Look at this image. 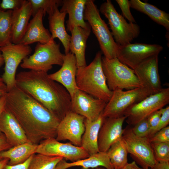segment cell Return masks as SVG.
<instances>
[{
  "label": "cell",
  "instance_id": "49",
  "mask_svg": "<svg viewBox=\"0 0 169 169\" xmlns=\"http://www.w3.org/2000/svg\"><path fill=\"white\" fill-rule=\"evenodd\" d=\"M143 169H152V168H143Z\"/></svg>",
  "mask_w": 169,
  "mask_h": 169
},
{
  "label": "cell",
  "instance_id": "42",
  "mask_svg": "<svg viewBox=\"0 0 169 169\" xmlns=\"http://www.w3.org/2000/svg\"><path fill=\"white\" fill-rule=\"evenodd\" d=\"M152 169H169V161H157Z\"/></svg>",
  "mask_w": 169,
  "mask_h": 169
},
{
  "label": "cell",
  "instance_id": "23",
  "mask_svg": "<svg viewBox=\"0 0 169 169\" xmlns=\"http://www.w3.org/2000/svg\"><path fill=\"white\" fill-rule=\"evenodd\" d=\"M91 28L84 29L79 27L74 28L70 32V52L75 56L77 68L87 65L85 51L86 42Z\"/></svg>",
  "mask_w": 169,
  "mask_h": 169
},
{
  "label": "cell",
  "instance_id": "35",
  "mask_svg": "<svg viewBox=\"0 0 169 169\" xmlns=\"http://www.w3.org/2000/svg\"><path fill=\"white\" fill-rule=\"evenodd\" d=\"M151 143H169V126L162 129L149 138Z\"/></svg>",
  "mask_w": 169,
  "mask_h": 169
},
{
  "label": "cell",
  "instance_id": "3",
  "mask_svg": "<svg viewBox=\"0 0 169 169\" xmlns=\"http://www.w3.org/2000/svg\"><path fill=\"white\" fill-rule=\"evenodd\" d=\"M102 53L99 51L88 65L77 68L76 83L78 89L107 103L113 91L109 88L102 66Z\"/></svg>",
  "mask_w": 169,
  "mask_h": 169
},
{
  "label": "cell",
  "instance_id": "44",
  "mask_svg": "<svg viewBox=\"0 0 169 169\" xmlns=\"http://www.w3.org/2000/svg\"><path fill=\"white\" fill-rule=\"evenodd\" d=\"M121 169H143L139 167L137 165L135 161H132L131 163H127Z\"/></svg>",
  "mask_w": 169,
  "mask_h": 169
},
{
  "label": "cell",
  "instance_id": "46",
  "mask_svg": "<svg viewBox=\"0 0 169 169\" xmlns=\"http://www.w3.org/2000/svg\"><path fill=\"white\" fill-rule=\"evenodd\" d=\"M9 160L8 158H4L0 161V169H3L5 166L8 164Z\"/></svg>",
  "mask_w": 169,
  "mask_h": 169
},
{
  "label": "cell",
  "instance_id": "48",
  "mask_svg": "<svg viewBox=\"0 0 169 169\" xmlns=\"http://www.w3.org/2000/svg\"><path fill=\"white\" fill-rule=\"evenodd\" d=\"M95 169H107L104 167H98L95 168Z\"/></svg>",
  "mask_w": 169,
  "mask_h": 169
},
{
  "label": "cell",
  "instance_id": "4",
  "mask_svg": "<svg viewBox=\"0 0 169 169\" xmlns=\"http://www.w3.org/2000/svg\"><path fill=\"white\" fill-rule=\"evenodd\" d=\"M84 19L87 21L99 42L101 52L108 59L117 57L119 45L101 18L94 1L87 0L84 12Z\"/></svg>",
  "mask_w": 169,
  "mask_h": 169
},
{
  "label": "cell",
  "instance_id": "6",
  "mask_svg": "<svg viewBox=\"0 0 169 169\" xmlns=\"http://www.w3.org/2000/svg\"><path fill=\"white\" fill-rule=\"evenodd\" d=\"M99 10L107 19L112 35L118 45L124 46L131 43L138 36L140 26L136 23H128L117 12L111 0L102 3Z\"/></svg>",
  "mask_w": 169,
  "mask_h": 169
},
{
  "label": "cell",
  "instance_id": "26",
  "mask_svg": "<svg viewBox=\"0 0 169 169\" xmlns=\"http://www.w3.org/2000/svg\"><path fill=\"white\" fill-rule=\"evenodd\" d=\"M81 166L82 169H89L102 166L107 169H114L110 161L107 152L99 151L90 156L85 159L71 163L65 159L60 161L55 169H67L74 166Z\"/></svg>",
  "mask_w": 169,
  "mask_h": 169
},
{
  "label": "cell",
  "instance_id": "33",
  "mask_svg": "<svg viewBox=\"0 0 169 169\" xmlns=\"http://www.w3.org/2000/svg\"><path fill=\"white\" fill-rule=\"evenodd\" d=\"M157 161H169V143H151Z\"/></svg>",
  "mask_w": 169,
  "mask_h": 169
},
{
  "label": "cell",
  "instance_id": "20",
  "mask_svg": "<svg viewBox=\"0 0 169 169\" xmlns=\"http://www.w3.org/2000/svg\"><path fill=\"white\" fill-rule=\"evenodd\" d=\"M46 13L42 9L38 11L29 22L25 33L19 44L25 45L35 42L44 44L53 40L49 31L43 24V18Z\"/></svg>",
  "mask_w": 169,
  "mask_h": 169
},
{
  "label": "cell",
  "instance_id": "40",
  "mask_svg": "<svg viewBox=\"0 0 169 169\" xmlns=\"http://www.w3.org/2000/svg\"><path fill=\"white\" fill-rule=\"evenodd\" d=\"M33 155L23 163L14 165H10L7 164L3 169H28Z\"/></svg>",
  "mask_w": 169,
  "mask_h": 169
},
{
  "label": "cell",
  "instance_id": "19",
  "mask_svg": "<svg viewBox=\"0 0 169 169\" xmlns=\"http://www.w3.org/2000/svg\"><path fill=\"white\" fill-rule=\"evenodd\" d=\"M0 131L12 147L29 141L18 121L5 108L0 115Z\"/></svg>",
  "mask_w": 169,
  "mask_h": 169
},
{
  "label": "cell",
  "instance_id": "18",
  "mask_svg": "<svg viewBox=\"0 0 169 169\" xmlns=\"http://www.w3.org/2000/svg\"><path fill=\"white\" fill-rule=\"evenodd\" d=\"M77 69L75 56L69 52L64 55L63 63L60 69L49 76L50 79L63 85L71 97L78 89L76 79Z\"/></svg>",
  "mask_w": 169,
  "mask_h": 169
},
{
  "label": "cell",
  "instance_id": "38",
  "mask_svg": "<svg viewBox=\"0 0 169 169\" xmlns=\"http://www.w3.org/2000/svg\"><path fill=\"white\" fill-rule=\"evenodd\" d=\"M161 115L160 120L157 127L153 133L152 136L158 131L167 126L169 123V106L166 108H163L161 109Z\"/></svg>",
  "mask_w": 169,
  "mask_h": 169
},
{
  "label": "cell",
  "instance_id": "24",
  "mask_svg": "<svg viewBox=\"0 0 169 169\" xmlns=\"http://www.w3.org/2000/svg\"><path fill=\"white\" fill-rule=\"evenodd\" d=\"M105 118L102 112L94 121H90L85 118V130L82 137L81 146L90 156L100 151L98 145V135Z\"/></svg>",
  "mask_w": 169,
  "mask_h": 169
},
{
  "label": "cell",
  "instance_id": "37",
  "mask_svg": "<svg viewBox=\"0 0 169 169\" xmlns=\"http://www.w3.org/2000/svg\"><path fill=\"white\" fill-rule=\"evenodd\" d=\"M161 115V111L160 109L153 112L147 118L150 128L149 138L152 136L154 131L157 127L160 120Z\"/></svg>",
  "mask_w": 169,
  "mask_h": 169
},
{
  "label": "cell",
  "instance_id": "16",
  "mask_svg": "<svg viewBox=\"0 0 169 169\" xmlns=\"http://www.w3.org/2000/svg\"><path fill=\"white\" fill-rule=\"evenodd\" d=\"M158 56L146 59L133 69L140 82L150 95L159 93L162 89L159 73Z\"/></svg>",
  "mask_w": 169,
  "mask_h": 169
},
{
  "label": "cell",
  "instance_id": "30",
  "mask_svg": "<svg viewBox=\"0 0 169 169\" xmlns=\"http://www.w3.org/2000/svg\"><path fill=\"white\" fill-rule=\"evenodd\" d=\"M13 10L0 8V48L12 43Z\"/></svg>",
  "mask_w": 169,
  "mask_h": 169
},
{
  "label": "cell",
  "instance_id": "9",
  "mask_svg": "<svg viewBox=\"0 0 169 169\" xmlns=\"http://www.w3.org/2000/svg\"><path fill=\"white\" fill-rule=\"evenodd\" d=\"M169 103V88H162L159 93L150 95L131 106L125 111L124 115L126 117L127 122L134 126Z\"/></svg>",
  "mask_w": 169,
  "mask_h": 169
},
{
  "label": "cell",
  "instance_id": "32",
  "mask_svg": "<svg viewBox=\"0 0 169 169\" xmlns=\"http://www.w3.org/2000/svg\"><path fill=\"white\" fill-rule=\"evenodd\" d=\"M30 3L33 17L40 9L43 10L48 14L56 8L61 5L62 0H28Z\"/></svg>",
  "mask_w": 169,
  "mask_h": 169
},
{
  "label": "cell",
  "instance_id": "39",
  "mask_svg": "<svg viewBox=\"0 0 169 169\" xmlns=\"http://www.w3.org/2000/svg\"><path fill=\"white\" fill-rule=\"evenodd\" d=\"M24 0H2L0 3V8L3 11L14 10L20 8Z\"/></svg>",
  "mask_w": 169,
  "mask_h": 169
},
{
  "label": "cell",
  "instance_id": "1",
  "mask_svg": "<svg viewBox=\"0 0 169 169\" xmlns=\"http://www.w3.org/2000/svg\"><path fill=\"white\" fill-rule=\"evenodd\" d=\"M5 95V108L18 121L29 142L38 145L56 138L60 120L40 103L16 85Z\"/></svg>",
  "mask_w": 169,
  "mask_h": 169
},
{
  "label": "cell",
  "instance_id": "5",
  "mask_svg": "<svg viewBox=\"0 0 169 169\" xmlns=\"http://www.w3.org/2000/svg\"><path fill=\"white\" fill-rule=\"evenodd\" d=\"M102 66L109 89L126 90L143 87L133 69L124 64L115 57H102Z\"/></svg>",
  "mask_w": 169,
  "mask_h": 169
},
{
  "label": "cell",
  "instance_id": "12",
  "mask_svg": "<svg viewBox=\"0 0 169 169\" xmlns=\"http://www.w3.org/2000/svg\"><path fill=\"white\" fill-rule=\"evenodd\" d=\"M163 49L162 46L157 44L135 43L119 45L117 58L123 64L134 69L144 60L158 55Z\"/></svg>",
  "mask_w": 169,
  "mask_h": 169
},
{
  "label": "cell",
  "instance_id": "31",
  "mask_svg": "<svg viewBox=\"0 0 169 169\" xmlns=\"http://www.w3.org/2000/svg\"><path fill=\"white\" fill-rule=\"evenodd\" d=\"M63 159L61 156L35 153L32 156L28 169H55L58 163Z\"/></svg>",
  "mask_w": 169,
  "mask_h": 169
},
{
  "label": "cell",
  "instance_id": "13",
  "mask_svg": "<svg viewBox=\"0 0 169 169\" xmlns=\"http://www.w3.org/2000/svg\"><path fill=\"white\" fill-rule=\"evenodd\" d=\"M35 153L50 156H59L72 162L85 159L90 155L81 146L74 145L71 142L63 143L56 138L43 140L37 145Z\"/></svg>",
  "mask_w": 169,
  "mask_h": 169
},
{
  "label": "cell",
  "instance_id": "7",
  "mask_svg": "<svg viewBox=\"0 0 169 169\" xmlns=\"http://www.w3.org/2000/svg\"><path fill=\"white\" fill-rule=\"evenodd\" d=\"M59 44L54 40L44 44L38 43L33 54L23 60L21 67L30 70L47 72L54 65L62 66L65 54L60 50Z\"/></svg>",
  "mask_w": 169,
  "mask_h": 169
},
{
  "label": "cell",
  "instance_id": "34",
  "mask_svg": "<svg viewBox=\"0 0 169 169\" xmlns=\"http://www.w3.org/2000/svg\"><path fill=\"white\" fill-rule=\"evenodd\" d=\"M133 133L136 136L141 137L148 138L150 128L147 118L144 119L131 128Z\"/></svg>",
  "mask_w": 169,
  "mask_h": 169
},
{
  "label": "cell",
  "instance_id": "47",
  "mask_svg": "<svg viewBox=\"0 0 169 169\" xmlns=\"http://www.w3.org/2000/svg\"><path fill=\"white\" fill-rule=\"evenodd\" d=\"M4 63V59L1 52H0V68Z\"/></svg>",
  "mask_w": 169,
  "mask_h": 169
},
{
  "label": "cell",
  "instance_id": "8",
  "mask_svg": "<svg viewBox=\"0 0 169 169\" xmlns=\"http://www.w3.org/2000/svg\"><path fill=\"white\" fill-rule=\"evenodd\" d=\"M102 112L105 118H117L124 115L125 111L131 106L142 100L150 94L143 87L124 91L116 89Z\"/></svg>",
  "mask_w": 169,
  "mask_h": 169
},
{
  "label": "cell",
  "instance_id": "14",
  "mask_svg": "<svg viewBox=\"0 0 169 169\" xmlns=\"http://www.w3.org/2000/svg\"><path fill=\"white\" fill-rule=\"evenodd\" d=\"M85 118L71 111L68 112L58 126L56 139L59 141L69 140L74 145L81 146Z\"/></svg>",
  "mask_w": 169,
  "mask_h": 169
},
{
  "label": "cell",
  "instance_id": "10",
  "mask_svg": "<svg viewBox=\"0 0 169 169\" xmlns=\"http://www.w3.org/2000/svg\"><path fill=\"white\" fill-rule=\"evenodd\" d=\"M5 63L4 72L2 78L6 85L8 92L15 85L16 72L18 67L32 52L29 45L12 43L0 48Z\"/></svg>",
  "mask_w": 169,
  "mask_h": 169
},
{
  "label": "cell",
  "instance_id": "29",
  "mask_svg": "<svg viewBox=\"0 0 169 169\" xmlns=\"http://www.w3.org/2000/svg\"><path fill=\"white\" fill-rule=\"evenodd\" d=\"M107 153L114 169H121L128 163V152L122 137L111 146Z\"/></svg>",
  "mask_w": 169,
  "mask_h": 169
},
{
  "label": "cell",
  "instance_id": "22",
  "mask_svg": "<svg viewBox=\"0 0 169 169\" xmlns=\"http://www.w3.org/2000/svg\"><path fill=\"white\" fill-rule=\"evenodd\" d=\"M32 10L28 0H24L21 6L13 10L12 16V43L19 44L27 30Z\"/></svg>",
  "mask_w": 169,
  "mask_h": 169
},
{
  "label": "cell",
  "instance_id": "11",
  "mask_svg": "<svg viewBox=\"0 0 169 169\" xmlns=\"http://www.w3.org/2000/svg\"><path fill=\"white\" fill-rule=\"evenodd\" d=\"M122 138L128 153L142 167L152 168L156 161L149 138L137 136L131 128L124 129Z\"/></svg>",
  "mask_w": 169,
  "mask_h": 169
},
{
  "label": "cell",
  "instance_id": "17",
  "mask_svg": "<svg viewBox=\"0 0 169 169\" xmlns=\"http://www.w3.org/2000/svg\"><path fill=\"white\" fill-rule=\"evenodd\" d=\"M126 117L105 118L100 129L98 138L99 151L107 152L115 142L121 138L124 131L123 125Z\"/></svg>",
  "mask_w": 169,
  "mask_h": 169
},
{
  "label": "cell",
  "instance_id": "21",
  "mask_svg": "<svg viewBox=\"0 0 169 169\" xmlns=\"http://www.w3.org/2000/svg\"><path fill=\"white\" fill-rule=\"evenodd\" d=\"M87 0H62L60 12L69 15L66 21V30L71 32L75 27H79L84 29L90 28L84 19V12Z\"/></svg>",
  "mask_w": 169,
  "mask_h": 169
},
{
  "label": "cell",
  "instance_id": "45",
  "mask_svg": "<svg viewBox=\"0 0 169 169\" xmlns=\"http://www.w3.org/2000/svg\"><path fill=\"white\" fill-rule=\"evenodd\" d=\"M5 95L0 97V115L5 108L6 104V97ZM2 133L0 131V134H1Z\"/></svg>",
  "mask_w": 169,
  "mask_h": 169
},
{
  "label": "cell",
  "instance_id": "36",
  "mask_svg": "<svg viewBox=\"0 0 169 169\" xmlns=\"http://www.w3.org/2000/svg\"><path fill=\"white\" fill-rule=\"evenodd\" d=\"M115 1L120 8L123 17H125L129 22L136 23L130 10V1L128 0H116Z\"/></svg>",
  "mask_w": 169,
  "mask_h": 169
},
{
  "label": "cell",
  "instance_id": "50",
  "mask_svg": "<svg viewBox=\"0 0 169 169\" xmlns=\"http://www.w3.org/2000/svg\"></svg>",
  "mask_w": 169,
  "mask_h": 169
},
{
  "label": "cell",
  "instance_id": "15",
  "mask_svg": "<svg viewBox=\"0 0 169 169\" xmlns=\"http://www.w3.org/2000/svg\"><path fill=\"white\" fill-rule=\"evenodd\" d=\"M71 111L93 121L97 119L107 103L96 98L79 89L71 97Z\"/></svg>",
  "mask_w": 169,
  "mask_h": 169
},
{
  "label": "cell",
  "instance_id": "27",
  "mask_svg": "<svg viewBox=\"0 0 169 169\" xmlns=\"http://www.w3.org/2000/svg\"><path fill=\"white\" fill-rule=\"evenodd\" d=\"M37 145L28 141L13 146L0 153L3 159L8 158V164L14 165L23 163L32 155L35 153Z\"/></svg>",
  "mask_w": 169,
  "mask_h": 169
},
{
  "label": "cell",
  "instance_id": "2",
  "mask_svg": "<svg viewBox=\"0 0 169 169\" xmlns=\"http://www.w3.org/2000/svg\"><path fill=\"white\" fill-rule=\"evenodd\" d=\"M15 84L60 121L71 111L69 94L63 85L50 79L47 72L21 71L16 75Z\"/></svg>",
  "mask_w": 169,
  "mask_h": 169
},
{
  "label": "cell",
  "instance_id": "28",
  "mask_svg": "<svg viewBox=\"0 0 169 169\" xmlns=\"http://www.w3.org/2000/svg\"><path fill=\"white\" fill-rule=\"evenodd\" d=\"M130 7L147 15L153 21L169 31V14L150 3L139 0L130 1Z\"/></svg>",
  "mask_w": 169,
  "mask_h": 169
},
{
  "label": "cell",
  "instance_id": "43",
  "mask_svg": "<svg viewBox=\"0 0 169 169\" xmlns=\"http://www.w3.org/2000/svg\"><path fill=\"white\" fill-rule=\"evenodd\" d=\"M7 92L6 85L2 77H0V97L5 95Z\"/></svg>",
  "mask_w": 169,
  "mask_h": 169
},
{
  "label": "cell",
  "instance_id": "41",
  "mask_svg": "<svg viewBox=\"0 0 169 169\" xmlns=\"http://www.w3.org/2000/svg\"><path fill=\"white\" fill-rule=\"evenodd\" d=\"M12 147L7 140L4 134L3 133L0 134V153L9 149ZM3 159L0 157V161Z\"/></svg>",
  "mask_w": 169,
  "mask_h": 169
},
{
  "label": "cell",
  "instance_id": "25",
  "mask_svg": "<svg viewBox=\"0 0 169 169\" xmlns=\"http://www.w3.org/2000/svg\"><path fill=\"white\" fill-rule=\"evenodd\" d=\"M67 13L60 12L58 7L48 14L49 31L51 33L52 39L58 38L63 45L65 54L69 52V43L70 35H69L65 28L64 21Z\"/></svg>",
  "mask_w": 169,
  "mask_h": 169
}]
</instances>
